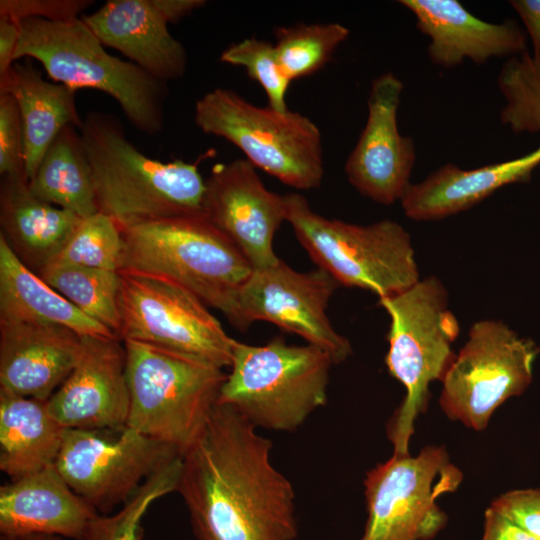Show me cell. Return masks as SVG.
Instances as JSON below:
<instances>
[{"instance_id": "1", "label": "cell", "mask_w": 540, "mask_h": 540, "mask_svg": "<svg viewBox=\"0 0 540 540\" xmlns=\"http://www.w3.org/2000/svg\"><path fill=\"white\" fill-rule=\"evenodd\" d=\"M272 442L216 404L182 455L177 492L196 540H295V492L271 461Z\"/></svg>"}, {"instance_id": "2", "label": "cell", "mask_w": 540, "mask_h": 540, "mask_svg": "<svg viewBox=\"0 0 540 540\" xmlns=\"http://www.w3.org/2000/svg\"><path fill=\"white\" fill-rule=\"evenodd\" d=\"M79 131L99 212L111 217L122 231L163 218L203 214L205 180L197 163L150 158L110 114L88 113Z\"/></svg>"}, {"instance_id": "3", "label": "cell", "mask_w": 540, "mask_h": 540, "mask_svg": "<svg viewBox=\"0 0 540 540\" xmlns=\"http://www.w3.org/2000/svg\"><path fill=\"white\" fill-rule=\"evenodd\" d=\"M19 23L15 62L35 59L54 82L111 96L130 124L147 135L163 130L167 83L109 54L81 18L64 22L29 18Z\"/></svg>"}, {"instance_id": "4", "label": "cell", "mask_w": 540, "mask_h": 540, "mask_svg": "<svg viewBox=\"0 0 540 540\" xmlns=\"http://www.w3.org/2000/svg\"><path fill=\"white\" fill-rule=\"evenodd\" d=\"M123 232L120 271L167 278L234 324L238 292L252 267L204 214L163 218Z\"/></svg>"}, {"instance_id": "5", "label": "cell", "mask_w": 540, "mask_h": 540, "mask_svg": "<svg viewBox=\"0 0 540 540\" xmlns=\"http://www.w3.org/2000/svg\"><path fill=\"white\" fill-rule=\"evenodd\" d=\"M330 355L276 336L263 345L234 341L230 373L218 404L239 412L255 428L294 432L327 403Z\"/></svg>"}, {"instance_id": "6", "label": "cell", "mask_w": 540, "mask_h": 540, "mask_svg": "<svg viewBox=\"0 0 540 540\" xmlns=\"http://www.w3.org/2000/svg\"><path fill=\"white\" fill-rule=\"evenodd\" d=\"M390 318L387 369L405 388L406 395L388 425L393 453H409L414 423L427 408L429 385L443 380L455 355L452 343L459 323L448 307V293L435 276L379 299Z\"/></svg>"}, {"instance_id": "7", "label": "cell", "mask_w": 540, "mask_h": 540, "mask_svg": "<svg viewBox=\"0 0 540 540\" xmlns=\"http://www.w3.org/2000/svg\"><path fill=\"white\" fill-rule=\"evenodd\" d=\"M285 199L286 221L296 238L339 285L365 289L381 299L420 280L411 237L399 223L351 224L316 213L301 194L288 193Z\"/></svg>"}, {"instance_id": "8", "label": "cell", "mask_w": 540, "mask_h": 540, "mask_svg": "<svg viewBox=\"0 0 540 540\" xmlns=\"http://www.w3.org/2000/svg\"><path fill=\"white\" fill-rule=\"evenodd\" d=\"M127 426L182 455L202 433L227 374L147 344L125 341Z\"/></svg>"}, {"instance_id": "9", "label": "cell", "mask_w": 540, "mask_h": 540, "mask_svg": "<svg viewBox=\"0 0 540 540\" xmlns=\"http://www.w3.org/2000/svg\"><path fill=\"white\" fill-rule=\"evenodd\" d=\"M196 126L240 149L255 168L298 190L316 189L324 175L322 137L307 116L256 106L215 88L196 101Z\"/></svg>"}, {"instance_id": "10", "label": "cell", "mask_w": 540, "mask_h": 540, "mask_svg": "<svg viewBox=\"0 0 540 540\" xmlns=\"http://www.w3.org/2000/svg\"><path fill=\"white\" fill-rule=\"evenodd\" d=\"M119 273L121 341L147 344L220 369L230 367L235 339L196 295L164 277Z\"/></svg>"}, {"instance_id": "11", "label": "cell", "mask_w": 540, "mask_h": 540, "mask_svg": "<svg viewBox=\"0 0 540 540\" xmlns=\"http://www.w3.org/2000/svg\"><path fill=\"white\" fill-rule=\"evenodd\" d=\"M539 354L535 341L503 321L475 322L442 380V411L468 428L484 430L499 406L529 387Z\"/></svg>"}, {"instance_id": "12", "label": "cell", "mask_w": 540, "mask_h": 540, "mask_svg": "<svg viewBox=\"0 0 540 540\" xmlns=\"http://www.w3.org/2000/svg\"><path fill=\"white\" fill-rule=\"evenodd\" d=\"M462 480L444 447L427 446L416 456L393 453L366 473L367 520L360 540L433 538L447 522L437 500Z\"/></svg>"}, {"instance_id": "13", "label": "cell", "mask_w": 540, "mask_h": 540, "mask_svg": "<svg viewBox=\"0 0 540 540\" xmlns=\"http://www.w3.org/2000/svg\"><path fill=\"white\" fill-rule=\"evenodd\" d=\"M174 448L127 425L115 429H65L55 466L71 489L100 514L124 505Z\"/></svg>"}, {"instance_id": "14", "label": "cell", "mask_w": 540, "mask_h": 540, "mask_svg": "<svg viewBox=\"0 0 540 540\" xmlns=\"http://www.w3.org/2000/svg\"><path fill=\"white\" fill-rule=\"evenodd\" d=\"M339 286L320 268L298 272L280 259L252 270L238 292L233 326L246 331L253 322L267 321L324 350L339 364L352 353L349 340L333 328L326 313Z\"/></svg>"}, {"instance_id": "15", "label": "cell", "mask_w": 540, "mask_h": 540, "mask_svg": "<svg viewBox=\"0 0 540 540\" xmlns=\"http://www.w3.org/2000/svg\"><path fill=\"white\" fill-rule=\"evenodd\" d=\"M202 210L252 270L271 267L280 260L273 239L286 221L285 195L268 190L246 159L213 166L205 179Z\"/></svg>"}, {"instance_id": "16", "label": "cell", "mask_w": 540, "mask_h": 540, "mask_svg": "<svg viewBox=\"0 0 540 540\" xmlns=\"http://www.w3.org/2000/svg\"><path fill=\"white\" fill-rule=\"evenodd\" d=\"M403 87L391 72L373 80L367 120L344 168L348 182L360 194L382 205L400 201L412 184L415 144L400 134L397 124Z\"/></svg>"}, {"instance_id": "17", "label": "cell", "mask_w": 540, "mask_h": 540, "mask_svg": "<svg viewBox=\"0 0 540 540\" xmlns=\"http://www.w3.org/2000/svg\"><path fill=\"white\" fill-rule=\"evenodd\" d=\"M118 338L82 336L74 369L47 400L65 429H115L127 425L130 394L126 351Z\"/></svg>"}, {"instance_id": "18", "label": "cell", "mask_w": 540, "mask_h": 540, "mask_svg": "<svg viewBox=\"0 0 540 540\" xmlns=\"http://www.w3.org/2000/svg\"><path fill=\"white\" fill-rule=\"evenodd\" d=\"M82 336L61 325L0 322V390L48 400L74 369Z\"/></svg>"}, {"instance_id": "19", "label": "cell", "mask_w": 540, "mask_h": 540, "mask_svg": "<svg viewBox=\"0 0 540 540\" xmlns=\"http://www.w3.org/2000/svg\"><path fill=\"white\" fill-rule=\"evenodd\" d=\"M416 19L418 30L429 39L433 63L454 67L470 59L476 64L492 57L526 52V37L514 20L491 23L468 11L457 0H400Z\"/></svg>"}, {"instance_id": "20", "label": "cell", "mask_w": 540, "mask_h": 540, "mask_svg": "<svg viewBox=\"0 0 540 540\" xmlns=\"http://www.w3.org/2000/svg\"><path fill=\"white\" fill-rule=\"evenodd\" d=\"M99 513L77 495L55 464L0 487V533L82 540Z\"/></svg>"}, {"instance_id": "21", "label": "cell", "mask_w": 540, "mask_h": 540, "mask_svg": "<svg viewBox=\"0 0 540 540\" xmlns=\"http://www.w3.org/2000/svg\"><path fill=\"white\" fill-rule=\"evenodd\" d=\"M81 19L104 46L154 78L167 83L184 76L187 52L152 0H108Z\"/></svg>"}, {"instance_id": "22", "label": "cell", "mask_w": 540, "mask_h": 540, "mask_svg": "<svg viewBox=\"0 0 540 540\" xmlns=\"http://www.w3.org/2000/svg\"><path fill=\"white\" fill-rule=\"evenodd\" d=\"M538 166L540 146L523 156L470 170L448 163L411 184L401 206L415 221L443 219L470 209L506 185L530 181Z\"/></svg>"}, {"instance_id": "23", "label": "cell", "mask_w": 540, "mask_h": 540, "mask_svg": "<svg viewBox=\"0 0 540 540\" xmlns=\"http://www.w3.org/2000/svg\"><path fill=\"white\" fill-rule=\"evenodd\" d=\"M82 219L32 194L24 174L1 177L0 236L37 275L57 258Z\"/></svg>"}, {"instance_id": "24", "label": "cell", "mask_w": 540, "mask_h": 540, "mask_svg": "<svg viewBox=\"0 0 540 540\" xmlns=\"http://www.w3.org/2000/svg\"><path fill=\"white\" fill-rule=\"evenodd\" d=\"M0 93L16 101L25 136V176L35 174L45 152L66 126L80 129L83 119L76 106V91L49 82L30 60L14 62L0 77Z\"/></svg>"}, {"instance_id": "25", "label": "cell", "mask_w": 540, "mask_h": 540, "mask_svg": "<svg viewBox=\"0 0 540 540\" xmlns=\"http://www.w3.org/2000/svg\"><path fill=\"white\" fill-rule=\"evenodd\" d=\"M0 322L57 324L81 336L118 338L25 266L1 236Z\"/></svg>"}, {"instance_id": "26", "label": "cell", "mask_w": 540, "mask_h": 540, "mask_svg": "<svg viewBox=\"0 0 540 540\" xmlns=\"http://www.w3.org/2000/svg\"><path fill=\"white\" fill-rule=\"evenodd\" d=\"M64 432L47 400L0 390V470L11 480L54 464Z\"/></svg>"}, {"instance_id": "27", "label": "cell", "mask_w": 540, "mask_h": 540, "mask_svg": "<svg viewBox=\"0 0 540 540\" xmlns=\"http://www.w3.org/2000/svg\"><path fill=\"white\" fill-rule=\"evenodd\" d=\"M28 187L36 197L81 218L99 212L92 169L76 127L62 129Z\"/></svg>"}, {"instance_id": "28", "label": "cell", "mask_w": 540, "mask_h": 540, "mask_svg": "<svg viewBox=\"0 0 540 540\" xmlns=\"http://www.w3.org/2000/svg\"><path fill=\"white\" fill-rule=\"evenodd\" d=\"M38 275L80 311L119 338V271L52 262Z\"/></svg>"}, {"instance_id": "29", "label": "cell", "mask_w": 540, "mask_h": 540, "mask_svg": "<svg viewBox=\"0 0 540 540\" xmlns=\"http://www.w3.org/2000/svg\"><path fill=\"white\" fill-rule=\"evenodd\" d=\"M349 34L339 23L276 28L274 46L284 74L292 82L318 72Z\"/></svg>"}, {"instance_id": "30", "label": "cell", "mask_w": 540, "mask_h": 540, "mask_svg": "<svg viewBox=\"0 0 540 540\" xmlns=\"http://www.w3.org/2000/svg\"><path fill=\"white\" fill-rule=\"evenodd\" d=\"M182 455H177L152 474L118 510L98 514L89 524L82 540H142V519L159 498L177 491Z\"/></svg>"}, {"instance_id": "31", "label": "cell", "mask_w": 540, "mask_h": 540, "mask_svg": "<svg viewBox=\"0 0 540 540\" xmlns=\"http://www.w3.org/2000/svg\"><path fill=\"white\" fill-rule=\"evenodd\" d=\"M505 98L500 120L514 133L540 131V62L528 52L511 57L498 75Z\"/></svg>"}, {"instance_id": "32", "label": "cell", "mask_w": 540, "mask_h": 540, "mask_svg": "<svg viewBox=\"0 0 540 540\" xmlns=\"http://www.w3.org/2000/svg\"><path fill=\"white\" fill-rule=\"evenodd\" d=\"M124 255L123 232L108 215L83 218L53 262L120 271Z\"/></svg>"}, {"instance_id": "33", "label": "cell", "mask_w": 540, "mask_h": 540, "mask_svg": "<svg viewBox=\"0 0 540 540\" xmlns=\"http://www.w3.org/2000/svg\"><path fill=\"white\" fill-rule=\"evenodd\" d=\"M220 61L243 67L263 88L268 106L278 111L288 110L286 96L291 81L281 68L274 44L254 37L246 38L228 46L221 53Z\"/></svg>"}, {"instance_id": "34", "label": "cell", "mask_w": 540, "mask_h": 540, "mask_svg": "<svg viewBox=\"0 0 540 540\" xmlns=\"http://www.w3.org/2000/svg\"><path fill=\"white\" fill-rule=\"evenodd\" d=\"M0 174L25 175V136L15 99L0 93Z\"/></svg>"}, {"instance_id": "35", "label": "cell", "mask_w": 540, "mask_h": 540, "mask_svg": "<svg viewBox=\"0 0 540 540\" xmlns=\"http://www.w3.org/2000/svg\"><path fill=\"white\" fill-rule=\"evenodd\" d=\"M92 3L91 0H1L0 17L18 22L29 18L64 22L79 18Z\"/></svg>"}, {"instance_id": "36", "label": "cell", "mask_w": 540, "mask_h": 540, "mask_svg": "<svg viewBox=\"0 0 540 540\" xmlns=\"http://www.w3.org/2000/svg\"><path fill=\"white\" fill-rule=\"evenodd\" d=\"M491 507L540 540V489L508 491L497 497Z\"/></svg>"}, {"instance_id": "37", "label": "cell", "mask_w": 540, "mask_h": 540, "mask_svg": "<svg viewBox=\"0 0 540 540\" xmlns=\"http://www.w3.org/2000/svg\"><path fill=\"white\" fill-rule=\"evenodd\" d=\"M481 540H537L534 536L491 506L485 511Z\"/></svg>"}, {"instance_id": "38", "label": "cell", "mask_w": 540, "mask_h": 540, "mask_svg": "<svg viewBox=\"0 0 540 540\" xmlns=\"http://www.w3.org/2000/svg\"><path fill=\"white\" fill-rule=\"evenodd\" d=\"M510 4L529 34L533 47L531 55L540 62V0H512Z\"/></svg>"}, {"instance_id": "39", "label": "cell", "mask_w": 540, "mask_h": 540, "mask_svg": "<svg viewBox=\"0 0 540 540\" xmlns=\"http://www.w3.org/2000/svg\"><path fill=\"white\" fill-rule=\"evenodd\" d=\"M19 39L20 23L8 17H0V77L14 64Z\"/></svg>"}, {"instance_id": "40", "label": "cell", "mask_w": 540, "mask_h": 540, "mask_svg": "<svg viewBox=\"0 0 540 540\" xmlns=\"http://www.w3.org/2000/svg\"><path fill=\"white\" fill-rule=\"evenodd\" d=\"M152 2L167 23H175L206 4L204 0H152Z\"/></svg>"}, {"instance_id": "41", "label": "cell", "mask_w": 540, "mask_h": 540, "mask_svg": "<svg viewBox=\"0 0 540 540\" xmlns=\"http://www.w3.org/2000/svg\"><path fill=\"white\" fill-rule=\"evenodd\" d=\"M19 540H62L61 537L45 534H31L20 536Z\"/></svg>"}, {"instance_id": "42", "label": "cell", "mask_w": 540, "mask_h": 540, "mask_svg": "<svg viewBox=\"0 0 540 540\" xmlns=\"http://www.w3.org/2000/svg\"><path fill=\"white\" fill-rule=\"evenodd\" d=\"M0 540H19V537L1 534L0 535Z\"/></svg>"}]
</instances>
